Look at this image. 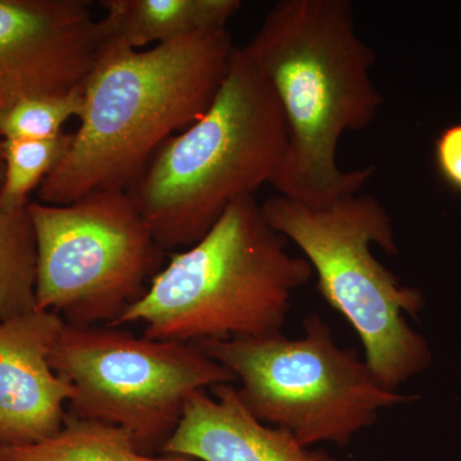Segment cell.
I'll list each match as a JSON object with an SVG mask.
<instances>
[{"instance_id": "10", "label": "cell", "mask_w": 461, "mask_h": 461, "mask_svg": "<svg viewBox=\"0 0 461 461\" xmlns=\"http://www.w3.org/2000/svg\"><path fill=\"white\" fill-rule=\"evenodd\" d=\"M63 326L39 309L0 321V447L36 444L65 426L74 387L50 360Z\"/></svg>"}, {"instance_id": "12", "label": "cell", "mask_w": 461, "mask_h": 461, "mask_svg": "<svg viewBox=\"0 0 461 461\" xmlns=\"http://www.w3.org/2000/svg\"><path fill=\"white\" fill-rule=\"evenodd\" d=\"M104 21L115 38L142 50L194 33L227 29L240 0H103Z\"/></svg>"}, {"instance_id": "6", "label": "cell", "mask_w": 461, "mask_h": 461, "mask_svg": "<svg viewBox=\"0 0 461 461\" xmlns=\"http://www.w3.org/2000/svg\"><path fill=\"white\" fill-rule=\"evenodd\" d=\"M302 338L205 339L200 350L239 382L238 395L258 420L300 444L350 445L379 415L411 396L384 387L354 348H342L320 314L303 321Z\"/></svg>"}, {"instance_id": "1", "label": "cell", "mask_w": 461, "mask_h": 461, "mask_svg": "<svg viewBox=\"0 0 461 461\" xmlns=\"http://www.w3.org/2000/svg\"><path fill=\"white\" fill-rule=\"evenodd\" d=\"M241 48L271 85L286 123V151L271 184L278 195L323 206L359 193L375 168H339V140L368 129L384 98L353 3L280 0Z\"/></svg>"}, {"instance_id": "9", "label": "cell", "mask_w": 461, "mask_h": 461, "mask_svg": "<svg viewBox=\"0 0 461 461\" xmlns=\"http://www.w3.org/2000/svg\"><path fill=\"white\" fill-rule=\"evenodd\" d=\"M108 36L85 0H0V113L83 87Z\"/></svg>"}, {"instance_id": "19", "label": "cell", "mask_w": 461, "mask_h": 461, "mask_svg": "<svg viewBox=\"0 0 461 461\" xmlns=\"http://www.w3.org/2000/svg\"><path fill=\"white\" fill-rule=\"evenodd\" d=\"M0 461H3L2 459H0Z\"/></svg>"}, {"instance_id": "8", "label": "cell", "mask_w": 461, "mask_h": 461, "mask_svg": "<svg viewBox=\"0 0 461 461\" xmlns=\"http://www.w3.org/2000/svg\"><path fill=\"white\" fill-rule=\"evenodd\" d=\"M74 387L71 415L126 429L141 453H160L196 391L235 378L198 346L138 338L112 326L65 323L50 354Z\"/></svg>"}, {"instance_id": "13", "label": "cell", "mask_w": 461, "mask_h": 461, "mask_svg": "<svg viewBox=\"0 0 461 461\" xmlns=\"http://www.w3.org/2000/svg\"><path fill=\"white\" fill-rule=\"evenodd\" d=\"M3 461H198L141 453L126 429L69 414L65 426L36 444L0 447Z\"/></svg>"}, {"instance_id": "11", "label": "cell", "mask_w": 461, "mask_h": 461, "mask_svg": "<svg viewBox=\"0 0 461 461\" xmlns=\"http://www.w3.org/2000/svg\"><path fill=\"white\" fill-rule=\"evenodd\" d=\"M196 391L185 403L177 429L160 453L198 461H339L308 447L287 430L258 420L233 384Z\"/></svg>"}, {"instance_id": "7", "label": "cell", "mask_w": 461, "mask_h": 461, "mask_svg": "<svg viewBox=\"0 0 461 461\" xmlns=\"http://www.w3.org/2000/svg\"><path fill=\"white\" fill-rule=\"evenodd\" d=\"M36 244V309L71 326H112L160 271L158 245L127 190L27 205Z\"/></svg>"}, {"instance_id": "3", "label": "cell", "mask_w": 461, "mask_h": 461, "mask_svg": "<svg viewBox=\"0 0 461 461\" xmlns=\"http://www.w3.org/2000/svg\"><path fill=\"white\" fill-rule=\"evenodd\" d=\"M287 147L271 85L242 48L204 114L162 145L129 193L163 250L190 248L272 184Z\"/></svg>"}, {"instance_id": "4", "label": "cell", "mask_w": 461, "mask_h": 461, "mask_svg": "<svg viewBox=\"0 0 461 461\" xmlns=\"http://www.w3.org/2000/svg\"><path fill=\"white\" fill-rule=\"evenodd\" d=\"M286 241L256 196L239 200L204 238L173 254L113 327L142 323L145 338L182 344L282 332L294 294L313 276Z\"/></svg>"}, {"instance_id": "15", "label": "cell", "mask_w": 461, "mask_h": 461, "mask_svg": "<svg viewBox=\"0 0 461 461\" xmlns=\"http://www.w3.org/2000/svg\"><path fill=\"white\" fill-rule=\"evenodd\" d=\"M72 133L50 140H3L5 173L0 185V200L11 208H26L30 195L63 159Z\"/></svg>"}, {"instance_id": "16", "label": "cell", "mask_w": 461, "mask_h": 461, "mask_svg": "<svg viewBox=\"0 0 461 461\" xmlns=\"http://www.w3.org/2000/svg\"><path fill=\"white\" fill-rule=\"evenodd\" d=\"M83 87L60 95L21 100L0 113L3 140H50L63 135V127L80 117L84 108Z\"/></svg>"}, {"instance_id": "18", "label": "cell", "mask_w": 461, "mask_h": 461, "mask_svg": "<svg viewBox=\"0 0 461 461\" xmlns=\"http://www.w3.org/2000/svg\"><path fill=\"white\" fill-rule=\"evenodd\" d=\"M3 173H5V163H3V139L0 138V185L3 181Z\"/></svg>"}, {"instance_id": "2", "label": "cell", "mask_w": 461, "mask_h": 461, "mask_svg": "<svg viewBox=\"0 0 461 461\" xmlns=\"http://www.w3.org/2000/svg\"><path fill=\"white\" fill-rule=\"evenodd\" d=\"M235 50L227 29L142 50L109 32L84 84L80 124L36 200L65 205L96 191L129 190L158 149L205 113Z\"/></svg>"}, {"instance_id": "17", "label": "cell", "mask_w": 461, "mask_h": 461, "mask_svg": "<svg viewBox=\"0 0 461 461\" xmlns=\"http://www.w3.org/2000/svg\"><path fill=\"white\" fill-rule=\"evenodd\" d=\"M435 160L442 180L461 194V123L439 133L435 144Z\"/></svg>"}, {"instance_id": "14", "label": "cell", "mask_w": 461, "mask_h": 461, "mask_svg": "<svg viewBox=\"0 0 461 461\" xmlns=\"http://www.w3.org/2000/svg\"><path fill=\"white\" fill-rule=\"evenodd\" d=\"M36 244L29 212L0 200V321L36 309Z\"/></svg>"}, {"instance_id": "5", "label": "cell", "mask_w": 461, "mask_h": 461, "mask_svg": "<svg viewBox=\"0 0 461 461\" xmlns=\"http://www.w3.org/2000/svg\"><path fill=\"white\" fill-rule=\"evenodd\" d=\"M260 209L311 264L317 290L353 327L364 360L384 387L397 391L429 366L426 339L405 318L418 314L423 297L402 286L372 251L375 245L388 256L399 253L393 218L378 199L357 193L312 206L277 194Z\"/></svg>"}]
</instances>
